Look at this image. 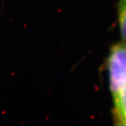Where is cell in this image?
I'll use <instances>...</instances> for the list:
<instances>
[{
	"mask_svg": "<svg viewBox=\"0 0 126 126\" xmlns=\"http://www.w3.org/2000/svg\"><path fill=\"white\" fill-rule=\"evenodd\" d=\"M117 22L121 41L126 44V0H118L116 4Z\"/></svg>",
	"mask_w": 126,
	"mask_h": 126,
	"instance_id": "cell-2",
	"label": "cell"
},
{
	"mask_svg": "<svg viewBox=\"0 0 126 126\" xmlns=\"http://www.w3.org/2000/svg\"><path fill=\"white\" fill-rule=\"evenodd\" d=\"M109 88L112 99L114 125L126 126V44L120 41L109 50L106 60Z\"/></svg>",
	"mask_w": 126,
	"mask_h": 126,
	"instance_id": "cell-1",
	"label": "cell"
}]
</instances>
